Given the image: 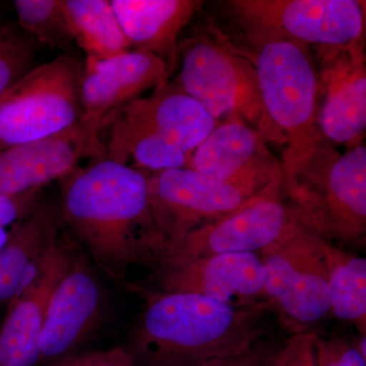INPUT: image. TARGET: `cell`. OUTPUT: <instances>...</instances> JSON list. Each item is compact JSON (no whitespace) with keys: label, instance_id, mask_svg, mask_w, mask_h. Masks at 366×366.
Returning a JSON list of instances; mask_svg holds the SVG:
<instances>
[{"label":"cell","instance_id":"17","mask_svg":"<svg viewBox=\"0 0 366 366\" xmlns=\"http://www.w3.org/2000/svg\"><path fill=\"white\" fill-rule=\"evenodd\" d=\"M103 291L88 257L76 254L53 291L40 337L41 360L74 354L100 319Z\"/></svg>","mask_w":366,"mask_h":366},{"label":"cell","instance_id":"2","mask_svg":"<svg viewBox=\"0 0 366 366\" xmlns=\"http://www.w3.org/2000/svg\"><path fill=\"white\" fill-rule=\"evenodd\" d=\"M268 300L236 305L190 293H151L132 330L134 366H187L245 352L269 336Z\"/></svg>","mask_w":366,"mask_h":366},{"label":"cell","instance_id":"26","mask_svg":"<svg viewBox=\"0 0 366 366\" xmlns=\"http://www.w3.org/2000/svg\"><path fill=\"white\" fill-rule=\"evenodd\" d=\"M312 348L317 366H366L355 340L312 333Z\"/></svg>","mask_w":366,"mask_h":366},{"label":"cell","instance_id":"5","mask_svg":"<svg viewBox=\"0 0 366 366\" xmlns=\"http://www.w3.org/2000/svg\"><path fill=\"white\" fill-rule=\"evenodd\" d=\"M211 32L179 46V71L175 85L203 106L216 122L231 114L239 115L268 143L285 147V139L262 104L252 62L212 29Z\"/></svg>","mask_w":366,"mask_h":366},{"label":"cell","instance_id":"16","mask_svg":"<svg viewBox=\"0 0 366 366\" xmlns=\"http://www.w3.org/2000/svg\"><path fill=\"white\" fill-rule=\"evenodd\" d=\"M157 55L129 50L112 59H86L81 81V122L98 132L106 118L168 81Z\"/></svg>","mask_w":366,"mask_h":366},{"label":"cell","instance_id":"13","mask_svg":"<svg viewBox=\"0 0 366 366\" xmlns=\"http://www.w3.org/2000/svg\"><path fill=\"white\" fill-rule=\"evenodd\" d=\"M153 293H190L244 305L264 296V271L261 255L224 254L189 259H160L152 262Z\"/></svg>","mask_w":366,"mask_h":366},{"label":"cell","instance_id":"7","mask_svg":"<svg viewBox=\"0 0 366 366\" xmlns=\"http://www.w3.org/2000/svg\"><path fill=\"white\" fill-rule=\"evenodd\" d=\"M84 61L64 53L30 69L0 98V151L32 143L81 122Z\"/></svg>","mask_w":366,"mask_h":366},{"label":"cell","instance_id":"10","mask_svg":"<svg viewBox=\"0 0 366 366\" xmlns=\"http://www.w3.org/2000/svg\"><path fill=\"white\" fill-rule=\"evenodd\" d=\"M300 226L282 194V185H278L215 222L173 242L163 240L149 266L160 259L257 254L276 244Z\"/></svg>","mask_w":366,"mask_h":366},{"label":"cell","instance_id":"14","mask_svg":"<svg viewBox=\"0 0 366 366\" xmlns=\"http://www.w3.org/2000/svg\"><path fill=\"white\" fill-rule=\"evenodd\" d=\"M189 168L259 192L282 182L281 162L268 142L237 114L216 124L192 153Z\"/></svg>","mask_w":366,"mask_h":366},{"label":"cell","instance_id":"8","mask_svg":"<svg viewBox=\"0 0 366 366\" xmlns=\"http://www.w3.org/2000/svg\"><path fill=\"white\" fill-rule=\"evenodd\" d=\"M117 112L129 127L137 159L152 171L189 167L194 151L218 124L203 106L168 81Z\"/></svg>","mask_w":366,"mask_h":366},{"label":"cell","instance_id":"18","mask_svg":"<svg viewBox=\"0 0 366 366\" xmlns=\"http://www.w3.org/2000/svg\"><path fill=\"white\" fill-rule=\"evenodd\" d=\"M62 235L48 254L39 277L9 305L0 325V366H35L41 360L40 337L55 287L74 254Z\"/></svg>","mask_w":366,"mask_h":366},{"label":"cell","instance_id":"24","mask_svg":"<svg viewBox=\"0 0 366 366\" xmlns=\"http://www.w3.org/2000/svg\"><path fill=\"white\" fill-rule=\"evenodd\" d=\"M34 40L14 25L0 20V98L32 69Z\"/></svg>","mask_w":366,"mask_h":366},{"label":"cell","instance_id":"9","mask_svg":"<svg viewBox=\"0 0 366 366\" xmlns=\"http://www.w3.org/2000/svg\"><path fill=\"white\" fill-rule=\"evenodd\" d=\"M264 192L221 182L189 167L149 173V204L164 242H173L223 218Z\"/></svg>","mask_w":366,"mask_h":366},{"label":"cell","instance_id":"4","mask_svg":"<svg viewBox=\"0 0 366 366\" xmlns=\"http://www.w3.org/2000/svg\"><path fill=\"white\" fill-rule=\"evenodd\" d=\"M282 194L301 226L337 247H362L366 238V148L337 151L324 139Z\"/></svg>","mask_w":366,"mask_h":366},{"label":"cell","instance_id":"1","mask_svg":"<svg viewBox=\"0 0 366 366\" xmlns=\"http://www.w3.org/2000/svg\"><path fill=\"white\" fill-rule=\"evenodd\" d=\"M149 172L106 157L61 179L62 223L106 276L124 281L162 242L149 204Z\"/></svg>","mask_w":366,"mask_h":366},{"label":"cell","instance_id":"22","mask_svg":"<svg viewBox=\"0 0 366 366\" xmlns=\"http://www.w3.org/2000/svg\"><path fill=\"white\" fill-rule=\"evenodd\" d=\"M322 257L329 280L331 312L352 322L366 336V259L324 240Z\"/></svg>","mask_w":366,"mask_h":366},{"label":"cell","instance_id":"6","mask_svg":"<svg viewBox=\"0 0 366 366\" xmlns=\"http://www.w3.org/2000/svg\"><path fill=\"white\" fill-rule=\"evenodd\" d=\"M235 41L281 39L310 47L365 40V1L227 0L217 2Z\"/></svg>","mask_w":366,"mask_h":366},{"label":"cell","instance_id":"15","mask_svg":"<svg viewBox=\"0 0 366 366\" xmlns=\"http://www.w3.org/2000/svg\"><path fill=\"white\" fill-rule=\"evenodd\" d=\"M105 157L98 132L83 122L32 143L0 151V194L19 196L42 189L79 167L84 159Z\"/></svg>","mask_w":366,"mask_h":366},{"label":"cell","instance_id":"27","mask_svg":"<svg viewBox=\"0 0 366 366\" xmlns=\"http://www.w3.org/2000/svg\"><path fill=\"white\" fill-rule=\"evenodd\" d=\"M49 366H134L131 353L125 347L106 350L74 353L52 362Z\"/></svg>","mask_w":366,"mask_h":366},{"label":"cell","instance_id":"12","mask_svg":"<svg viewBox=\"0 0 366 366\" xmlns=\"http://www.w3.org/2000/svg\"><path fill=\"white\" fill-rule=\"evenodd\" d=\"M365 40L346 46L315 47L320 136L347 149L362 144L366 129Z\"/></svg>","mask_w":366,"mask_h":366},{"label":"cell","instance_id":"25","mask_svg":"<svg viewBox=\"0 0 366 366\" xmlns=\"http://www.w3.org/2000/svg\"><path fill=\"white\" fill-rule=\"evenodd\" d=\"M300 334L286 340L269 335L245 352L187 366H284L295 350Z\"/></svg>","mask_w":366,"mask_h":366},{"label":"cell","instance_id":"21","mask_svg":"<svg viewBox=\"0 0 366 366\" xmlns=\"http://www.w3.org/2000/svg\"><path fill=\"white\" fill-rule=\"evenodd\" d=\"M72 38L86 59H106L132 50L108 0H62Z\"/></svg>","mask_w":366,"mask_h":366},{"label":"cell","instance_id":"28","mask_svg":"<svg viewBox=\"0 0 366 366\" xmlns=\"http://www.w3.org/2000/svg\"><path fill=\"white\" fill-rule=\"evenodd\" d=\"M312 333H300L295 350L284 366H317L312 353Z\"/></svg>","mask_w":366,"mask_h":366},{"label":"cell","instance_id":"20","mask_svg":"<svg viewBox=\"0 0 366 366\" xmlns=\"http://www.w3.org/2000/svg\"><path fill=\"white\" fill-rule=\"evenodd\" d=\"M203 4L199 0H112L132 50L161 57L170 74L178 62V38Z\"/></svg>","mask_w":366,"mask_h":366},{"label":"cell","instance_id":"3","mask_svg":"<svg viewBox=\"0 0 366 366\" xmlns=\"http://www.w3.org/2000/svg\"><path fill=\"white\" fill-rule=\"evenodd\" d=\"M224 41L254 67L267 114L285 139L280 162L282 182H287L322 139L317 72L308 47L281 39Z\"/></svg>","mask_w":366,"mask_h":366},{"label":"cell","instance_id":"23","mask_svg":"<svg viewBox=\"0 0 366 366\" xmlns=\"http://www.w3.org/2000/svg\"><path fill=\"white\" fill-rule=\"evenodd\" d=\"M14 6L21 30L33 40L62 50L74 42L62 0H16Z\"/></svg>","mask_w":366,"mask_h":366},{"label":"cell","instance_id":"19","mask_svg":"<svg viewBox=\"0 0 366 366\" xmlns=\"http://www.w3.org/2000/svg\"><path fill=\"white\" fill-rule=\"evenodd\" d=\"M59 209L38 202L32 211L9 229L0 249V308L9 310L36 279L48 254L61 238Z\"/></svg>","mask_w":366,"mask_h":366},{"label":"cell","instance_id":"11","mask_svg":"<svg viewBox=\"0 0 366 366\" xmlns=\"http://www.w3.org/2000/svg\"><path fill=\"white\" fill-rule=\"evenodd\" d=\"M322 242L300 226L259 254L264 297L296 324H315L331 312Z\"/></svg>","mask_w":366,"mask_h":366},{"label":"cell","instance_id":"29","mask_svg":"<svg viewBox=\"0 0 366 366\" xmlns=\"http://www.w3.org/2000/svg\"></svg>","mask_w":366,"mask_h":366}]
</instances>
